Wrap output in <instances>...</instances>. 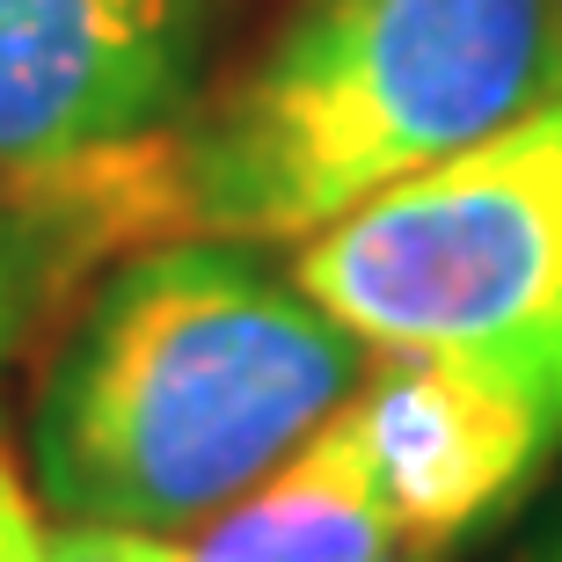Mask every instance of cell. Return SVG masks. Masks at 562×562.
I'll return each instance as SVG.
<instances>
[{"label":"cell","instance_id":"cell-7","mask_svg":"<svg viewBox=\"0 0 562 562\" xmlns=\"http://www.w3.org/2000/svg\"><path fill=\"white\" fill-rule=\"evenodd\" d=\"M183 562H409V548L351 424L329 417L256 490L212 512L205 533L183 541Z\"/></svg>","mask_w":562,"mask_h":562},{"label":"cell","instance_id":"cell-1","mask_svg":"<svg viewBox=\"0 0 562 562\" xmlns=\"http://www.w3.org/2000/svg\"><path fill=\"white\" fill-rule=\"evenodd\" d=\"M358 351L249 241H139L88 292L44 373L37 497L88 526H198L351 402Z\"/></svg>","mask_w":562,"mask_h":562},{"label":"cell","instance_id":"cell-8","mask_svg":"<svg viewBox=\"0 0 562 562\" xmlns=\"http://www.w3.org/2000/svg\"><path fill=\"white\" fill-rule=\"evenodd\" d=\"M44 562H183V548L161 541V533H139V526H88L66 519L52 541H44Z\"/></svg>","mask_w":562,"mask_h":562},{"label":"cell","instance_id":"cell-5","mask_svg":"<svg viewBox=\"0 0 562 562\" xmlns=\"http://www.w3.org/2000/svg\"><path fill=\"white\" fill-rule=\"evenodd\" d=\"M402 526L409 562H438L548 460L562 424L533 395L446 358H387L336 409Z\"/></svg>","mask_w":562,"mask_h":562},{"label":"cell","instance_id":"cell-6","mask_svg":"<svg viewBox=\"0 0 562 562\" xmlns=\"http://www.w3.org/2000/svg\"><path fill=\"white\" fill-rule=\"evenodd\" d=\"M154 234H176L161 139L52 176H0V373L88 263Z\"/></svg>","mask_w":562,"mask_h":562},{"label":"cell","instance_id":"cell-3","mask_svg":"<svg viewBox=\"0 0 562 562\" xmlns=\"http://www.w3.org/2000/svg\"><path fill=\"white\" fill-rule=\"evenodd\" d=\"M292 278L366 351L490 373L562 424V95L307 234Z\"/></svg>","mask_w":562,"mask_h":562},{"label":"cell","instance_id":"cell-4","mask_svg":"<svg viewBox=\"0 0 562 562\" xmlns=\"http://www.w3.org/2000/svg\"><path fill=\"white\" fill-rule=\"evenodd\" d=\"M205 0H0V176L161 139L190 103Z\"/></svg>","mask_w":562,"mask_h":562},{"label":"cell","instance_id":"cell-9","mask_svg":"<svg viewBox=\"0 0 562 562\" xmlns=\"http://www.w3.org/2000/svg\"><path fill=\"white\" fill-rule=\"evenodd\" d=\"M0 562H44L37 512H30V497L15 490V475H8V460H0Z\"/></svg>","mask_w":562,"mask_h":562},{"label":"cell","instance_id":"cell-10","mask_svg":"<svg viewBox=\"0 0 562 562\" xmlns=\"http://www.w3.org/2000/svg\"><path fill=\"white\" fill-rule=\"evenodd\" d=\"M519 562H562V519L548 526V533H541V541H533V548H526Z\"/></svg>","mask_w":562,"mask_h":562},{"label":"cell","instance_id":"cell-2","mask_svg":"<svg viewBox=\"0 0 562 562\" xmlns=\"http://www.w3.org/2000/svg\"><path fill=\"white\" fill-rule=\"evenodd\" d=\"M555 95L562 0H292L227 95L161 139L168 227L307 241Z\"/></svg>","mask_w":562,"mask_h":562}]
</instances>
